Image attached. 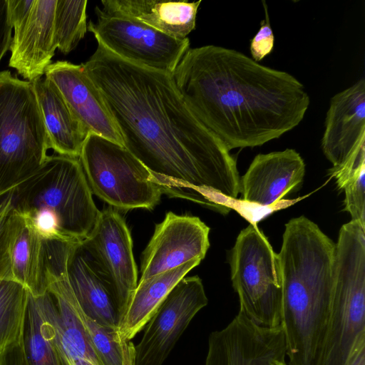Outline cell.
Returning <instances> with one entry per match:
<instances>
[{
    "label": "cell",
    "mask_w": 365,
    "mask_h": 365,
    "mask_svg": "<svg viewBox=\"0 0 365 365\" xmlns=\"http://www.w3.org/2000/svg\"><path fill=\"white\" fill-rule=\"evenodd\" d=\"M82 66L101 93L123 146L162 194L227 214L240 192L235 159L195 116L171 74L125 61L100 43Z\"/></svg>",
    "instance_id": "cell-1"
},
{
    "label": "cell",
    "mask_w": 365,
    "mask_h": 365,
    "mask_svg": "<svg viewBox=\"0 0 365 365\" xmlns=\"http://www.w3.org/2000/svg\"><path fill=\"white\" fill-rule=\"evenodd\" d=\"M171 76L192 112L229 150L279 138L300 123L310 103L292 75L219 46L190 48Z\"/></svg>",
    "instance_id": "cell-2"
},
{
    "label": "cell",
    "mask_w": 365,
    "mask_h": 365,
    "mask_svg": "<svg viewBox=\"0 0 365 365\" xmlns=\"http://www.w3.org/2000/svg\"><path fill=\"white\" fill-rule=\"evenodd\" d=\"M336 243L304 216L286 225L278 254L288 365H312L331 304Z\"/></svg>",
    "instance_id": "cell-3"
},
{
    "label": "cell",
    "mask_w": 365,
    "mask_h": 365,
    "mask_svg": "<svg viewBox=\"0 0 365 365\" xmlns=\"http://www.w3.org/2000/svg\"><path fill=\"white\" fill-rule=\"evenodd\" d=\"M365 336V227L351 220L336 243L331 304L325 330L312 365H345Z\"/></svg>",
    "instance_id": "cell-4"
},
{
    "label": "cell",
    "mask_w": 365,
    "mask_h": 365,
    "mask_svg": "<svg viewBox=\"0 0 365 365\" xmlns=\"http://www.w3.org/2000/svg\"><path fill=\"white\" fill-rule=\"evenodd\" d=\"M6 195L21 216L38 210H50L61 233L74 241L88 235L100 212L77 158L48 155L35 172Z\"/></svg>",
    "instance_id": "cell-5"
},
{
    "label": "cell",
    "mask_w": 365,
    "mask_h": 365,
    "mask_svg": "<svg viewBox=\"0 0 365 365\" xmlns=\"http://www.w3.org/2000/svg\"><path fill=\"white\" fill-rule=\"evenodd\" d=\"M48 149L31 82L0 71V199L43 163Z\"/></svg>",
    "instance_id": "cell-6"
},
{
    "label": "cell",
    "mask_w": 365,
    "mask_h": 365,
    "mask_svg": "<svg viewBox=\"0 0 365 365\" xmlns=\"http://www.w3.org/2000/svg\"><path fill=\"white\" fill-rule=\"evenodd\" d=\"M230 263L239 312L255 324L274 328L282 322V277L278 254L254 223L238 235Z\"/></svg>",
    "instance_id": "cell-7"
},
{
    "label": "cell",
    "mask_w": 365,
    "mask_h": 365,
    "mask_svg": "<svg viewBox=\"0 0 365 365\" xmlns=\"http://www.w3.org/2000/svg\"><path fill=\"white\" fill-rule=\"evenodd\" d=\"M78 160L92 194L111 207L152 209L159 202L151 173L123 145L89 133Z\"/></svg>",
    "instance_id": "cell-8"
},
{
    "label": "cell",
    "mask_w": 365,
    "mask_h": 365,
    "mask_svg": "<svg viewBox=\"0 0 365 365\" xmlns=\"http://www.w3.org/2000/svg\"><path fill=\"white\" fill-rule=\"evenodd\" d=\"M97 21L87 29L98 43L132 63L172 75L190 48L188 38L172 37L135 19L103 13L96 7Z\"/></svg>",
    "instance_id": "cell-9"
},
{
    "label": "cell",
    "mask_w": 365,
    "mask_h": 365,
    "mask_svg": "<svg viewBox=\"0 0 365 365\" xmlns=\"http://www.w3.org/2000/svg\"><path fill=\"white\" fill-rule=\"evenodd\" d=\"M202 279L184 277L146 324L133 346V365H163L194 317L207 305Z\"/></svg>",
    "instance_id": "cell-10"
},
{
    "label": "cell",
    "mask_w": 365,
    "mask_h": 365,
    "mask_svg": "<svg viewBox=\"0 0 365 365\" xmlns=\"http://www.w3.org/2000/svg\"><path fill=\"white\" fill-rule=\"evenodd\" d=\"M14 29L9 66L26 81L44 75L56 49L54 14L56 0H7Z\"/></svg>",
    "instance_id": "cell-11"
},
{
    "label": "cell",
    "mask_w": 365,
    "mask_h": 365,
    "mask_svg": "<svg viewBox=\"0 0 365 365\" xmlns=\"http://www.w3.org/2000/svg\"><path fill=\"white\" fill-rule=\"evenodd\" d=\"M82 242L111 281L120 321L138 284L133 241L125 220L111 207L101 210Z\"/></svg>",
    "instance_id": "cell-12"
},
{
    "label": "cell",
    "mask_w": 365,
    "mask_h": 365,
    "mask_svg": "<svg viewBox=\"0 0 365 365\" xmlns=\"http://www.w3.org/2000/svg\"><path fill=\"white\" fill-rule=\"evenodd\" d=\"M209 232L198 217L167 212L143 252L140 280L192 260L202 261L210 247Z\"/></svg>",
    "instance_id": "cell-13"
},
{
    "label": "cell",
    "mask_w": 365,
    "mask_h": 365,
    "mask_svg": "<svg viewBox=\"0 0 365 365\" xmlns=\"http://www.w3.org/2000/svg\"><path fill=\"white\" fill-rule=\"evenodd\" d=\"M44 75L57 88L88 133L123 145L119 130L101 93L82 64L57 61L46 68Z\"/></svg>",
    "instance_id": "cell-14"
},
{
    "label": "cell",
    "mask_w": 365,
    "mask_h": 365,
    "mask_svg": "<svg viewBox=\"0 0 365 365\" xmlns=\"http://www.w3.org/2000/svg\"><path fill=\"white\" fill-rule=\"evenodd\" d=\"M322 148L332 163L330 170L344 165L365 149V80L361 78L330 100Z\"/></svg>",
    "instance_id": "cell-15"
},
{
    "label": "cell",
    "mask_w": 365,
    "mask_h": 365,
    "mask_svg": "<svg viewBox=\"0 0 365 365\" xmlns=\"http://www.w3.org/2000/svg\"><path fill=\"white\" fill-rule=\"evenodd\" d=\"M72 292L86 315L117 331L120 316L111 281L82 241L73 242L66 264Z\"/></svg>",
    "instance_id": "cell-16"
},
{
    "label": "cell",
    "mask_w": 365,
    "mask_h": 365,
    "mask_svg": "<svg viewBox=\"0 0 365 365\" xmlns=\"http://www.w3.org/2000/svg\"><path fill=\"white\" fill-rule=\"evenodd\" d=\"M304 173V160L294 149L259 154L240 180L242 200L272 206L301 185Z\"/></svg>",
    "instance_id": "cell-17"
},
{
    "label": "cell",
    "mask_w": 365,
    "mask_h": 365,
    "mask_svg": "<svg viewBox=\"0 0 365 365\" xmlns=\"http://www.w3.org/2000/svg\"><path fill=\"white\" fill-rule=\"evenodd\" d=\"M43 299L61 365H101L71 302L68 282L52 281Z\"/></svg>",
    "instance_id": "cell-18"
},
{
    "label": "cell",
    "mask_w": 365,
    "mask_h": 365,
    "mask_svg": "<svg viewBox=\"0 0 365 365\" xmlns=\"http://www.w3.org/2000/svg\"><path fill=\"white\" fill-rule=\"evenodd\" d=\"M201 0H103L101 10L139 21L177 38H185L195 29Z\"/></svg>",
    "instance_id": "cell-19"
},
{
    "label": "cell",
    "mask_w": 365,
    "mask_h": 365,
    "mask_svg": "<svg viewBox=\"0 0 365 365\" xmlns=\"http://www.w3.org/2000/svg\"><path fill=\"white\" fill-rule=\"evenodd\" d=\"M31 83L44 122L50 149L58 155L78 158L89 133L51 81L42 76Z\"/></svg>",
    "instance_id": "cell-20"
},
{
    "label": "cell",
    "mask_w": 365,
    "mask_h": 365,
    "mask_svg": "<svg viewBox=\"0 0 365 365\" xmlns=\"http://www.w3.org/2000/svg\"><path fill=\"white\" fill-rule=\"evenodd\" d=\"M201 261L192 260L175 269L140 280L116 331L118 341H130L145 327L173 287Z\"/></svg>",
    "instance_id": "cell-21"
},
{
    "label": "cell",
    "mask_w": 365,
    "mask_h": 365,
    "mask_svg": "<svg viewBox=\"0 0 365 365\" xmlns=\"http://www.w3.org/2000/svg\"><path fill=\"white\" fill-rule=\"evenodd\" d=\"M12 279L34 297L48 292V277L45 240L24 220L11 256Z\"/></svg>",
    "instance_id": "cell-22"
},
{
    "label": "cell",
    "mask_w": 365,
    "mask_h": 365,
    "mask_svg": "<svg viewBox=\"0 0 365 365\" xmlns=\"http://www.w3.org/2000/svg\"><path fill=\"white\" fill-rule=\"evenodd\" d=\"M43 295L29 296L21 340L25 359L27 365H61Z\"/></svg>",
    "instance_id": "cell-23"
},
{
    "label": "cell",
    "mask_w": 365,
    "mask_h": 365,
    "mask_svg": "<svg viewBox=\"0 0 365 365\" xmlns=\"http://www.w3.org/2000/svg\"><path fill=\"white\" fill-rule=\"evenodd\" d=\"M29 296L20 283L0 280V351L21 341Z\"/></svg>",
    "instance_id": "cell-24"
},
{
    "label": "cell",
    "mask_w": 365,
    "mask_h": 365,
    "mask_svg": "<svg viewBox=\"0 0 365 365\" xmlns=\"http://www.w3.org/2000/svg\"><path fill=\"white\" fill-rule=\"evenodd\" d=\"M88 1L56 0L54 14V42L63 54L73 51L87 31Z\"/></svg>",
    "instance_id": "cell-25"
},
{
    "label": "cell",
    "mask_w": 365,
    "mask_h": 365,
    "mask_svg": "<svg viewBox=\"0 0 365 365\" xmlns=\"http://www.w3.org/2000/svg\"><path fill=\"white\" fill-rule=\"evenodd\" d=\"M24 219L14 209L11 198L0 199V280L12 279L11 256Z\"/></svg>",
    "instance_id": "cell-26"
},
{
    "label": "cell",
    "mask_w": 365,
    "mask_h": 365,
    "mask_svg": "<svg viewBox=\"0 0 365 365\" xmlns=\"http://www.w3.org/2000/svg\"><path fill=\"white\" fill-rule=\"evenodd\" d=\"M341 190H344V210L351 220L359 222L365 227V168L349 178Z\"/></svg>",
    "instance_id": "cell-27"
},
{
    "label": "cell",
    "mask_w": 365,
    "mask_h": 365,
    "mask_svg": "<svg viewBox=\"0 0 365 365\" xmlns=\"http://www.w3.org/2000/svg\"><path fill=\"white\" fill-rule=\"evenodd\" d=\"M21 217L43 240L74 241L61 233L56 217L48 210H34Z\"/></svg>",
    "instance_id": "cell-28"
},
{
    "label": "cell",
    "mask_w": 365,
    "mask_h": 365,
    "mask_svg": "<svg viewBox=\"0 0 365 365\" xmlns=\"http://www.w3.org/2000/svg\"><path fill=\"white\" fill-rule=\"evenodd\" d=\"M265 12V20L261 21V26L258 31L250 41V53L252 59L256 62L262 61L269 55L274 48V36L269 23L267 6L264 1H262Z\"/></svg>",
    "instance_id": "cell-29"
},
{
    "label": "cell",
    "mask_w": 365,
    "mask_h": 365,
    "mask_svg": "<svg viewBox=\"0 0 365 365\" xmlns=\"http://www.w3.org/2000/svg\"><path fill=\"white\" fill-rule=\"evenodd\" d=\"M11 30L7 0H0V62L9 50L11 43Z\"/></svg>",
    "instance_id": "cell-30"
},
{
    "label": "cell",
    "mask_w": 365,
    "mask_h": 365,
    "mask_svg": "<svg viewBox=\"0 0 365 365\" xmlns=\"http://www.w3.org/2000/svg\"><path fill=\"white\" fill-rule=\"evenodd\" d=\"M0 365H27L21 341L0 351Z\"/></svg>",
    "instance_id": "cell-31"
},
{
    "label": "cell",
    "mask_w": 365,
    "mask_h": 365,
    "mask_svg": "<svg viewBox=\"0 0 365 365\" xmlns=\"http://www.w3.org/2000/svg\"><path fill=\"white\" fill-rule=\"evenodd\" d=\"M345 365H365V336L357 340Z\"/></svg>",
    "instance_id": "cell-32"
},
{
    "label": "cell",
    "mask_w": 365,
    "mask_h": 365,
    "mask_svg": "<svg viewBox=\"0 0 365 365\" xmlns=\"http://www.w3.org/2000/svg\"><path fill=\"white\" fill-rule=\"evenodd\" d=\"M274 365H288L285 361V359L278 360L275 362Z\"/></svg>",
    "instance_id": "cell-33"
}]
</instances>
